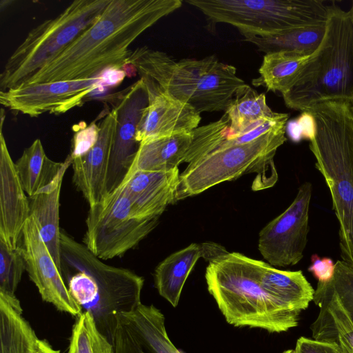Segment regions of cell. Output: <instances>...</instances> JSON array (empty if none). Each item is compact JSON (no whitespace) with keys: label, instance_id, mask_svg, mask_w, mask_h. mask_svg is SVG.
Listing matches in <instances>:
<instances>
[{"label":"cell","instance_id":"6da1fadb","mask_svg":"<svg viewBox=\"0 0 353 353\" xmlns=\"http://www.w3.org/2000/svg\"><path fill=\"white\" fill-rule=\"evenodd\" d=\"M181 0H111L99 18L22 84L85 79L128 65L130 45ZM21 84V85H22Z\"/></svg>","mask_w":353,"mask_h":353},{"label":"cell","instance_id":"7a4b0ae2","mask_svg":"<svg viewBox=\"0 0 353 353\" xmlns=\"http://www.w3.org/2000/svg\"><path fill=\"white\" fill-rule=\"evenodd\" d=\"M61 273L81 312L92 316L110 342L117 316L141 304L142 276L102 262L64 230L61 231Z\"/></svg>","mask_w":353,"mask_h":353},{"label":"cell","instance_id":"3957f363","mask_svg":"<svg viewBox=\"0 0 353 353\" xmlns=\"http://www.w3.org/2000/svg\"><path fill=\"white\" fill-rule=\"evenodd\" d=\"M304 110L316 121V135L309 146L339 223L342 261L353 267V101H321Z\"/></svg>","mask_w":353,"mask_h":353},{"label":"cell","instance_id":"277c9868","mask_svg":"<svg viewBox=\"0 0 353 353\" xmlns=\"http://www.w3.org/2000/svg\"><path fill=\"white\" fill-rule=\"evenodd\" d=\"M128 65L140 78L190 104L200 114L225 112L236 92L247 85L236 75L234 66L219 61L214 55L176 61L162 51L143 46L132 50Z\"/></svg>","mask_w":353,"mask_h":353},{"label":"cell","instance_id":"5b68a950","mask_svg":"<svg viewBox=\"0 0 353 353\" xmlns=\"http://www.w3.org/2000/svg\"><path fill=\"white\" fill-rule=\"evenodd\" d=\"M205 278L209 293L229 324L272 333L298 325L300 314L263 287L259 260L228 252L209 262Z\"/></svg>","mask_w":353,"mask_h":353},{"label":"cell","instance_id":"8992f818","mask_svg":"<svg viewBox=\"0 0 353 353\" xmlns=\"http://www.w3.org/2000/svg\"><path fill=\"white\" fill-rule=\"evenodd\" d=\"M287 107L303 112L331 100L353 101V23L350 11L330 5L323 39L294 86L282 94Z\"/></svg>","mask_w":353,"mask_h":353},{"label":"cell","instance_id":"52a82bcc","mask_svg":"<svg viewBox=\"0 0 353 353\" xmlns=\"http://www.w3.org/2000/svg\"><path fill=\"white\" fill-rule=\"evenodd\" d=\"M111 0H75L28 34L0 74L1 91L21 85L54 59L101 16Z\"/></svg>","mask_w":353,"mask_h":353},{"label":"cell","instance_id":"ba28073f","mask_svg":"<svg viewBox=\"0 0 353 353\" xmlns=\"http://www.w3.org/2000/svg\"><path fill=\"white\" fill-rule=\"evenodd\" d=\"M211 23L230 24L245 37L277 34L326 24L330 5L322 0H185Z\"/></svg>","mask_w":353,"mask_h":353},{"label":"cell","instance_id":"9c48e42d","mask_svg":"<svg viewBox=\"0 0 353 353\" xmlns=\"http://www.w3.org/2000/svg\"><path fill=\"white\" fill-rule=\"evenodd\" d=\"M285 127L248 143L216 148L188 163L180 174L176 201L243 174L275 169L274 157L286 141Z\"/></svg>","mask_w":353,"mask_h":353},{"label":"cell","instance_id":"30bf717a","mask_svg":"<svg viewBox=\"0 0 353 353\" xmlns=\"http://www.w3.org/2000/svg\"><path fill=\"white\" fill-rule=\"evenodd\" d=\"M158 222L159 217H139L121 185L101 201L90 206L83 242L99 259H111L138 245Z\"/></svg>","mask_w":353,"mask_h":353},{"label":"cell","instance_id":"8fae6325","mask_svg":"<svg viewBox=\"0 0 353 353\" xmlns=\"http://www.w3.org/2000/svg\"><path fill=\"white\" fill-rule=\"evenodd\" d=\"M312 185L305 182L290 206L260 232L258 248L272 266L297 264L303 258L309 232Z\"/></svg>","mask_w":353,"mask_h":353},{"label":"cell","instance_id":"7c38bea8","mask_svg":"<svg viewBox=\"0 0 353 353\" xmlns=\"http://www.w3.org/2000/svg\"><path fill=\"white\" fill-rule=\"evenodd\" d=\"M104 82L101 76L85 79L22 84L0 91V103L17 112L38 117L45 112L64 113L79 105Z\"/></svg>","mask_w":353,"mask_h":353},{"label":"cell","instance_id":"4fadbf2b","mask_svg":"<svg viewBox=\"0 0 353 353\" xmlns=\"http://www.w3.org/2000/svg\"><path fill=\"white\" fill-rule=\"evenodd\" d=\"M148 103V90L140 78L114 107L117 124L106 176L107 194L121 185L132 167L140 145L137 140L138 126Z\"/></svg>","mask_w":353,"mask_h":353},{"label":"cell","instance_id":"5bb4252c","mask_svg":"<svg viewBox=\"0 0 353 353\" xmlns=\"http://www.w3.org/2000/svg\"><path fill=\"white\" fill-rule=\"evenodd\" d=\"M19 248L26 271L42 299L59 311L78 316L82 312L81 308L70 294L32 216H30L25 224Z\"/></svg>","mask_w":353,"mask_h":353},{"label":"cell","instance_id":"9a60e30c","mask_svg":"<svg viewBox=\"0 0 353 353\" xmlns=\"http://www.w3.org/2000/svg\"><path fill=\"white\" fill-rule=\"evenodd\" d=\"M111 343L113 353H181L170 341L165 317L153 305L117 316Z\"/></svg>","mask_w":353,"mask_h":353},{"label":"cell","instance_id":"2e32d148","mask_svg":"<svg viewBox=\"0 0 353 353\" xmlns=\"http://www.w3.org/2000/svg\"><path fill=\"white\" fill-rule=\"evenodd\" d=\"M141 79L146 86L149 103L138 126L139 143L198 128L201 117L190 104L166 94L150 80Z\"/></svg>","mask_w":353,"mask_h":353},{"label":"cell","instance_id":"e0dca14e","mask_svg":"<svg viewBox=\"0 0 353 353\" xmlns=\"http://www.w3.org/2000/svg\"><path fill=\"white\" fill-rule=\"evenodd\" d=\"M30 217L26 196L15 163L0 134V240L11 249H17L21 241L25 224Z\"/></svg>","mask_w":353,"mask_h":353},{"label":"cell","instance_id":"ac0fdd59","mask_svg":"<svg viewBox=\"0 0 353 353\" xmlns=\"http://www.w3.org/2000/svg\"><path fill=\"white\" fill-rule=\"evenodd\" d=\"M117 124L114 108L99 125L98 138L93 147L84 155L72 159V181L91 206L107 195L106 176L111 146Z\"/></svg>","mask_w":353,"mask_h":353},{"label":"cell","instance_id":"d6986e66","mask_svg":"<svg viewBox=\"0 0 353 353\" xmlns=\"http://www.w3.org/2000/svg\"><path fill=\"white\" fill-rule=\"evenodd\" d=\"M179 168L169 171L130 170L121 184L132 201L136 214L143 219L159 217L176 201Z\"/></svg>","mask_w":353,"mask_h":353},{"label":"cell","instance_id":"ffe728a7","mask_svg":"<svg viewBox=\"0 0 353 353\" xmlns=\"http://www.w3.org/2000/svg\"><path fill=\"white\" fill-rule=\"evenodd\" d=\"M313 301L320 310L310 326L314 339L353 353V322L328 282H318Z\"/></svg>","mask_w":353,"mask_h":353},{"label":"cell","instance_id":"44dd1931","mask_svg":"<svg viewBox=\"0 0 353 353\" xmlns=\"http://www.w3.org/2000/svg\"><path fill=\"white\" fill-rule=\"evenodd\" d=\"M72 163L70 154L63 162L49 159L41 140L37 139L14 163L24 191L32 196L61 183Z\"/></svg>","mask_w":353,"mask_h":353},{"label":"cell","instance_id":"7402d4cb","mask_svg":"<svg viewBox=\"0 0 353 353\" xmlns=\"http://www.w3.org/2000/svg\"><path fill=\"white\" fill-rule=\"evenodd\" d=\"M261 280L276 300L301 314L313 301L314 290L302 271L282 270L260 261Z\"/></svg>","mask_w":353,"mask_h":353},{"label":"cell","instance_id":"603a6c76","mask_svg":"<svg viewBox=\"0 0 353 353\" xmlns=\"http://www.w3.org/2000/svg\"><path fill=\"white\" fill-rule=\"evenodd\" d=\"M193 132H182L140 143L130 170L169 171L184 161Z\"/></svg>","mask_w":353,"mask_h":353},{"label":"cell","instance_id":"cb8c5ba5","mask_svg":"<svg viewBox=\"0 0 353 353\" xmlns=\"http://www.w3.org/2000/svg\"><path fill=\"white\" fill-rule=\"evenodd\" d=\"M203 256V243H192L166 257L156 268L155 286L159 294L173 307L178 305L183 285L194 265Z\"/></svg>","mask_w":353,"mask_h":353},{"label":"cell","instance_id":"d4e9b609","mask_svg":"<svg viewBox=\"0 0 353 353\" xmlns=\"http://www.w3.org/2000/svg\"><path fill=\"white\" fill-rule=\"evenodd\" d=\"M15 295L0 292V353H34L37 338Z\"/></svg>","mask_w":353,"mask_h":353},{"label":"cell","instance_id":"484cf974","mask_svg":"<svg viewBox=\"0 0 353 353\" xmlns=\"http://www.w3.org/2000/svg\"><path fill=\"white\" fill-rule=\"evenodd\" d=\"M314 54L303 55L290 51L267 53L259 70L260 76L252 81V84L283 94L294 86Z\"/></svg>","mask_w":353,"mask_h":353},{"label":"cell","instance_id":"4316f807","mask_svg":"<svg viewBox=\"0 0 353 353\" xmlns=\"http://www.w3.org/2000/svg\"><path fill=\"white\" fill-rule=\"evenodd\" d=\"M62 183L28 196L30 216L38 225L41 236L61 271V231L59 227L60 194Z\"/></svg>","mask_w":353,"mask_h":353},{"label":"cell","instance_id":"83f0119b","mask_svg":"<svg viewBox=\"0 0 353 353\" xmlns=\"http://www.w3.org/2000/svg\"><path fill=\"white\" fill-rule=\"evenodd\" d=\"M326 24L294 28L277 34L250 37L245 40L265 52L290 51L311 55L319 49L325 33Z\"/></svg>","mask_w":353,"mask_h":353},{"label":"cell","instance_id":"f1b7e54d","mask_svg":"<svg viewBox=\"0 0 353 353\" xmlns=\"http://www.w3.org/2000/svg\"><path fill=\"white\" fill-rule=\"evenodd\" d=\"M230 120V127L225 139L235 137L258 121L274 117L266 102L264 94L259 93L249 85L240 88L225 110Z\"/></svg>","mask_w":353,"mask_h":353},{"label":"cell","instance_id":"f546056e","mask_svg":"<svg viewBox=\"0 0 353 353\" xmlns=\"http://www.w3.org/2000/svg\"><path fill=\"white\" fill-rule=\"evenodd\" d=\"M77 317L68 353H113L112 343L100 332L90 313L81 312Z\"/></svg>","mask_w":353,"mask_h":353},{"label":"cell","instance_id":"4dcf8cb0","mask_svg":"<svg viewBox=\"0 0 353 353\" xmlns=\"http://www.w3.org/2000/svg\"><path fill=\"white\" fill-rule=\"evenodd\" d=\"M26 270L20 248H10L0 240V292L15 295V292Z\"/></svg>","mask_w":353,"mask_h":353},{"label":"cell","instance_id":"1f68e13d","mask_svg":"<svg viewBox=\"0 0 353 353\" xmlns=\"http://www.w3.org/2000/svg\"><path fill=\"white\" fill-rule=\"evenodd\" d=\"M329 283L353 322V267L337 261L334 276Z\"/></svg>","mask_w":353,"mask_h":353},{"label":"cell","instance_id":"d6a6232c","mask_svg":"<svg viewBox=\"0 0 353 353\" xmlns=\"http://www.w3.org/2000/svg\"><path fill=\"white\" fill-rule=\"evenodd\" d=\"M316 124L314 116L307 110H304L296 119L288 121L285 133L294 142L302 139L312 141L316 135Z\"/></svg>","mask_w":353,"mask_h":353},{"label":"cell","instance_id":"836d02e7","mask_svg":"<svg viewBox=\"0 0 353 353\" xmlns=\"http://www.w3.org/2000/svg\"><path fill=\"white\" fill-rule=\"evenodd\" d=\"M99 130V125L92 123L76 132L70 154L72 159L84 155L93 147L98 138Z\"/></svg>","mask_w":353,"mask_h":353},{"label":"cell","instance_id":"e575fe53","mask_svg":"<svg viewBox=\"0 0 353 353\" xmlns=\"http://www.w3.org/2000/svg\"><path fill=\"white\" fill-rule=\"evenodd\" d=\"M311 265L307 270L319 281V282H328L334 276L335 263L330 258H320L314 254L311 257Z\"/></svg>","mask_w":353,"mask_h":353},{"label":"cell","instance_id":"d590c367","mask_svg":"<svg viewBox=\"0 0 353 353\" xmlns=\"http://www.w3.org/2000/svg\"><path fill=\"white\" fill-rule=\"evenodd\" d=\"M294 350L295 353H343L339 346L335 344L304 336L298 339Z\"/></svg>","mask_w":353,"mask_h":353},{"label":"cell","instance_id":"8d00e7d4","mask_svg":"<svg viewBox=\"0 0 353 353\" xmlns=\"http://www.w3.org/2000/svg\"><path fill=\"white\" fill-rule=\"evenodd\" d=\"M34 353H61L59 350H56L46 341L38 339Z\"/></svg>","mask_w":353,"mask_h":353},{"label":"cell","instance_id":"74e56055","mask_svg":"<svg viewBox=\"0 0 353 353\" xmlns=\"http://www.w3.org/2000/svg\"><path fill=\"white\" fill-rule=\"evenodd\" d=\"M5 113H4V111H3V109H1V131H2V129H3V121H4V118H5Z\"/></svg>","mask_w":353,"mask_h":353},{"label":"cell","instance_id":"f35d334b","mask_svg":"<svg viewBox=\"0 0 353 353\" xmlns=\"http://www.w3.org/2000/svg\"><path fill=\"white\" fill-rule=\"evenodd\" d=\"M349 11L351 14L352 20V23H353V1L352 3V6H351L350 10Z\"/></svg>","mask_w":353,"mask_h":353},{"label":"cell","instance_id":"ab89813d","mask_svg":"<svg viewBox=\"0 0 353 353\" xmlns=\"http://www.w3.org/2000/svg\"><path fill=\"white\" fill-rule=\"evenodd\" d=\"M282 353H295V350H285L284 352H283Z\"/></svg>","mask_w":353,"mask_h":353}]
</instances>
